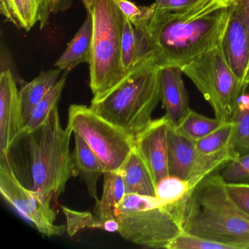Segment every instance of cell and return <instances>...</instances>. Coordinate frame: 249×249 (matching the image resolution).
<instances>
[{"instance_id": "cell-31", "label": "cell", "mask_w": 249, "mask_h": 249, "mask_svg": "<svg viewBox=\"0 0 249 249\" xmlns=\"http://www.w3.org/2000/svg\"><path fill=\"white\" fill-rule=\"evenodd\" d=\"M227 186L233 199L249 213V183H227Z\"/></svg>"}, {"instance_id": "cell-38", "label": "cell", "mask_w": 249, "mask_h": 249, "mask_svg": "<svg viewBox=\"0 0 249 249\" xmlns=\"http://www.w3.org/2000/svg\"><path fill=\"white\" fill-rule=\"evenodd\" d=\"M48 2H49V0H43V8H42L41 11V17H40V21L43 19V17H44L45 14H46V8H47ZM39 22V23H40Z\"/></svg>"}, {"instance_id": "cell-33", "label": "cell", "mask_w": 249, "mask_h": 249, "mask_svg": "<svg viewBox=\"0 0 249 249\" xmlns=\"http://www.w3.org/2000/svg\"><path fill=\"white\" fill-rule=\"evenodd\" d=\"M73 0H49L46 8V17L49 18L52 14L68 11L72 7Z\"/></svg>"}, {"instance_id": "cell-14", "label": "cell", "mask_w": 249, "mask_h": 249, "mask_svg": "<svg viewBox=\"0 0 249 249\" xmlns=\"http://www.w3.org/2000/svg\"><path fill=\"white\" fill-rule=\"evenodd\" d=\"M223 49L229 66L237 78L244 82L249 78V38L244 23L232 5Z\"/></svg>"}, {"instance_id": "cell-1", "label": "cell", "mask_w": 249, "mask_h": 249, "mask_svg": "<svg viewBox=\"0 0 249 249\" xmlns=\"http://www.w3.org/2000/svg\"><path fill=\"white\" fill-rule=\"evenodd\" d=\"M231 12L217 0H198L180 11L155 8L148 35L159 65L181 69L219 46Z\"/></svg>"}, {"instance_id": "cell-36", "label": "cell", "mask_w": 249, "mask_h": 249, "mask_svg": "<svg viewBox=\"0 0 249 249\" xmlns=\"http://www.w3.org/2000/svg\"><path fill=\"white\" fill-rule=\"evenodd\" d=\"M88 14H91L94 6V0H81Z\"/></svg>"}, {"instance_id": "cell-12", "label": "cell", "mask_w": 249, "mask_h": 249, "mask_svg": "<svg viewBox=\"0 0 249 249\" xmlns=\"http://www.w3.org/2000/svg\"><path fill=\"white\" fill-rule=\"evenodd\" d=\"M24 121L19 91L10 70L0 74V154H7L22 133Z\"/></svg>"}, {"instance_id": "cell-35", "label": "cell", "mask_w": 249, "mask_h": 249, "mask_svg": "<svg viewBox=\"0 0 249 249\" xmlns=\"http://www.w3.org/2000/svg\"><path fill=\"white\" fill-rule=\"evenodd\" d=\"M119 225L116 218H111L105 221L104 230L108 232H119Z\"/></svg>"}, {"instance_id": "cell-34", "label": "cell", "mask_w": 249, "mask_h": 249, "mask_svg": "<svg viewBox=\"0 0 249 249\" xmlns=\"http://www.w3.org/2000/svg\"><path fill=\"white\" fill-rule=\"evenodd\" d=\"M232 8L244 23L249 38V0H235Z\"/></svg>"}, {"instance_id": "cell-19", "label": "cell", "mask_w": 249, "mask_h": 249, "mask_svg": "<svg viewBox=\"0 0 249 249\" xmlns=\"http://www.w3.org/2000/svg\"><path fill=\"white\" fill-rule=\"evenodd\" d=\"M43 0H0V12L7 21L29 32L40 22Z\"/></svg>"}, {"instance_id": "cell-28", "label": "cell", "mask_w": 249, "mask_h": 249, "mask_svg": "<svg viewBox=\"0 0 249 249\" xmlns=\"http://www.w3.org/2000/svg\"><path fill=\"white\" fill-rule=\"evenodd\" d=\"M124 15L136 28L148 33V24L154 14V4L150 6L138 5L131 0H114Z\"/></svg>"}, {"instance_id": "cell-9", "label": "cell", "mask_w": 249, "mask_h": 249, "mask_svg": "<svg viewBox=\"0 0 249 249\" xmlns=\"http://www.w3.org/2000/svg\"><path fill=\"white\" fill-rule=\"evenodd\" d=\"M0 192L10 205L43 235H62L67 230L65 226L55 224L56 213L52 204L20 182L5 154H0Z\"/></svg>"}, {"instance_id": "cell-21", "label": "cell", "mask_w": 249, "mask_h": 249, "mask_svg": "<svg viewBox=\"0 0 249 249\" xmlns=\"http://www.w3.org/2000/svg\"><path fill=\"white\" fill-rule=\"evenodd\" d=\"M101 199L95 202L94 213L102 220L115 218V211L126 195L120 171L105 172Z\"/></svg>"}, {"instance_id": "cell-2", "label": "cell", "mask_w": 249, "mask_h": 249, "mask_svg": "<svg viewBox=\"0 0 249 249\" xmlns=\"http://www.w3.org/2000/svg\"><path fill=\"white\" fill-rule=\"evenodd\" d=\"M72 133L62 127L57 106L41 125L23 132L7 154L20 182L50 204L65 192L68 180L78 176L70 149Z\"/></svg>"}, {"instance_id": "cell-17", "label": "cell", "mask_w": 249, "mask_h": 249, "mask_svg": "<svg viewBox=\"0 0 249 249\" xmlns=\"http://www.w3.org/2000/svg\"><path fill=\"white\" fill-rule=\"evenodd\" d=\"M75 137V149L73 154L77 174L84 180L91 197L95 202L99 200L97 196V180L103 176L105 171L103 165L92 150L78 134Z\"/></svg>"}, {"instance_id": "cell-5", "label": "cell", "mask_w": 249, "mask_h": 249, "mask_svg": "<svg viewBox=\"0 0 249 249\" xmlns=\"http://www.w3.org/2000/svg\"><path fill=\"white\" fill-rule=\"evenodd\" d=\"M89 86L94 97H101L120 84L128 73L122 64L124 15L114 0H94Z\"/></svg>"}, {"instance_id": "cell-18", "label": "cell", "mask_w": 249, "mask_h": 249, "mask_svg": "<svg viewBox=\"0 0 249 249\" xmlns=\"http://www.w3.org/2000/svg\"><path fill=\"white\" fill-rule=\"evenodd\" d=\"M126 194L156 196V186L142 159L133 148L121 167Z\"/></svg>"}, {"instance_id": "cell-29", "label": "cell", "mask_w": 249, "mask_h": 249, "mask_svg": "<svg viewBox=\"0 0 249 249\" xmlns=\"http://www.w3.org/2000/svg\"><path fill=\"white\" fill-rule=\"evenodd\" d=\"M167 249H232L228 245L203 238L182 231L167 246Z\"/></svg>"}, {"instance_id": "cell-37", "label": "cell", "mask_w": 249, "mask_h": 249, "mask_svg": "<svg viewBox=\"0 0 249 249\" xmlns=\"http://www.w3.org/2000/svg\"><path fill=\"white\" fill-rule=\"evenodd\" d=\"M217 1L224 7L231 6L235 2V0H217Z\"/></svg>"}, {"instance_id": "cell-6", "label": "cell", "mask_w": 249, "mask_h": 249, "mask_svg": "<svg viewBox=\"0 0 249 249\" xmlns=\"http://www.w3.org/2000/svg\"><path fill=\"white\" fill-rule=\"evenodd\" d=\"M119 233L135 244L167 249L182 231L176 205H164L156 196L126 194L115 211Z\"/></svg>"}, {"instance_id": "cell-23", "label": "cell", "mask_w": 249, "mask_h": 249, "mask_svg": "<svg viewBox=\"0 0 249 249\" xmlns=\"http://www.w3.org/2000/svg\"><path fill=\"white\" fill-rule=\"evenodd\" d=\"M68 73L69 72H64L63 75L59 78L52 89L36 105L25 122L23 132H30L41 125L47 119L51 112L57 107L62 91L66 84Z\"/></svg>"}, {"instance_id": "cell-3", "label": "cell", "mask_w": 249, "mask_h": 249, "mask_svg": "<svg viewBox=\"0 0 249 249\" xmlns=\"http://www.w3.org/2000/svg\"><path fill=\"white\" fill-rule=\"evenodd\" d=\"M182 231L249 249V213L235 202L219 174L207 176L176 206Z\"/></svg>"}, {"instance_id": "cell-4", "label": "cell", "mask_w": 249, "mask_h": 249, "mask_svg": "<svg viewBox=\"0 0 249 249\" xmlns=\"http://www.w3.org/2000/svg\"><path fill=\"white\" fill-rule=\"evenodd\" d=\"M160 72L156 58L148 59L128 72L113 89L93 97L90 107L135 141L152 122L161 100Z\"/></svg>"}, {"instance_id": "cell-26", "label": "cell", "mask_w": 249, "mask_h": 249, "mask_svg": "<svg viewBox=\"0 0 249 249\" xmlns=\"http://www.w3.org/2000/svg\"><path fill=\"white\" fill-rule=\"evenodd\" d=\"M232 123H225L205 138L195 141L198 152L202 154H216L230 146Z\"/></svg>"}, {"instance_id": "cell-7", "label": "cell", "mask_w": 249, "mask_h": 249, "mask_svg": "<svg viewBox=\"0 0 249 249\" xmlns=\"http://www.w3.org/2000/svg\"><path fill=\"white\" fill-rule=\"evenodd\" d=\"M181 70L209 103L215 117L233 123L243 83L226 60L223 42Z\"/></svg>"}, {"instance_id": "cell-30", "label": "cell", "mask_w": 249, "mask_h": 249, "mask_svg": "<svg viewBox=\"0 0 249 249\" xmlns=\"http://www.w3.org/2000/svg\"><path fill=\"white\" fill-rule=\"evenodd\" d=\"M221 176L227 183H249V154L230 161Z\"/></svg>"}, {"instance_id": "cell-24", "label": "cell", "mask_w": 249, "mask_h": 249, "mask_svg": "<svg viewBox=\"0 0 249 249\" xmlns=\"http://www.w3.org/2000/svg\"><path fill=\"white\" fill-rule=\"evenodd\" d=\"M224 122L206 117L200 113L191 110L176 129L182 135L193 141H197L214 132L222 126Z\"/></svg>"}, {"instance_id": "cell-8", "label": "cell", "mask_w": 249, "mask_h": 249, "mask_svg": "<svg viewBox=\"0 0 249 249\" xmlns=\"http://www.w3.org/2000/svg\"><path fill=\"white\" fill-rule=\"evenodd\" d=\"M84 140L105 172L118 171L134 148L132 137L96 113L91 107L72 105L67 125Z\"/></svg>"}, {"instance_id": "cell-11", "label": "cell", "mask_w": 249, "mask_h": 249, "mask_svg": "<svg viewBox=\"0 0 249 249\" xmlns=\"http://www.w3.org/2000/svg\"><path fill=\"white\" fill-rule=\"evenodd\" d=\"M169 123L162 116L153 120L149 126L135 139L134 148L143 161L155 186L169 176L167 133Z\"/></svg>"}, {"instance_id": "cell-15", "label": "cell", "mask_w": 249, "mask_h": 249, "mask_svg": "<svg viewBox=\"0 0 249 249\" xmlns=\"http://www.w3.org/2000/svg\"><path fill=\"white\" fill-rule=\"evenodd\" d=\"M122 58L126 73L145 61L156 58L148 33L136 28L126 17L122 34Z\"/></svg>"}, {"instance_id": "cell-22", "label": "cell", "mask_w": 249, "mask_h": 249, "mask_svg": "<svg viewBox=\"0 0 249 249\" xmlns=\"http://www.w3.org/2000/svg\"><path fill=\"white\" fill-rule=\"evenodd\" d=\"M62 71L59 68L42 71L33 81L19 90L24 124L36 105L48 94L59 79Z\"/></svg>"}, {"instance_id": "cell-16", "label": "cell", "mask_w": 249, "mask_h": 249, "mask_svg": "<svg viewBox=\"0 0 249 249\" xmlns=\"http://www.w3.org/2000/svg\"><path fill=\"white\" fill-rule=\"evenodd\" d=\"M92 29V17L88 14L85 21L55 63L56 68L63 72H70L80 64L89 63Z\"/></svg>"}, {"instance_id": "cell-27", "label": "cell", "mask_w": 249, "mask_h": 249, "mask_svg": "<svg viewBox=\"0 0 249 249\" xmlns=\"http://www.w3.org/2000/svg\"><path fill=\"white\" fill-rule=\"evenodd\" d=\"M61 208L67 218L66 231L71 237L85 229H100L104 230L105 221L95 213L73 211L62 205Z\"/></svg>"}, {"instance_id": "cell-10", "label": "cell", "mask_w": 249, "mask_h": 249, "mask_svg": "<svg viewBox=\"0 0 249 249\" xmlns=\"http://www.w3.org/2000/svg\"><path fill=\"white\" fill-rule=\"evenodd\" d=\"M169 175L189 182L191 189L235 159L230 146L216 154L198 152L195 141L170 124L167 133Z\"/></svg>"}, {"instance_id": "cell-32", "label": "cell", "mask_w": 249, "mask_h": 249, "mask_svg": "<svg viewBox=\"0 0 249 249\" xmlns=\"http://www.w3.org/2000/svg\"><path fill=\"white\" fill-rule=\"evenodd\" d=\"M198 0H156L154 3L156 9L164 11H180L193 5Z\"/></svg>"}, {"instance_id": "cell-25", "label": "cell", "mask_w": 249, "mask_h": 249, "mask_svg": "<svg viewBox=\"0 0 249 249\" xmlns=\"http://www.w3.org/2000/svg\"><path fill=\"white\" fill-rule=\"evenodd\" d=\"M191 190L187 180L169 175L156 185V197L164 205H176L183 201Z\"/></svg>"}, {"instance_id": "cell-13", "label": "cell", "mask_w": 249, "mask_h": 249, "mask_svg": "<svg viewBox=\"0 0 249 249\" xmlns=\"http://www.w3.org/2000/svg\"><path fill=\"white\" fill-rule=\"evenodd\" d=\"M183 74L180 68L161 67V101L165 111L164 117L174 127H178L192 110Z\"/></svg>"}, {"instance_id": "cell-20", "label": "cell", "mask_w": 249, "mask_h": 249, "mask_svg": "<svg viewBox=\"0 0 249 249\" xmlns=\"http://www.w3.org/2000/svg\"><path fill=\"white\" fill-rule=\"evenodd\" d=\"M232 124L230 145L237 158L249 154V78L242 84Z\"/></svg>"}]
</instances>
